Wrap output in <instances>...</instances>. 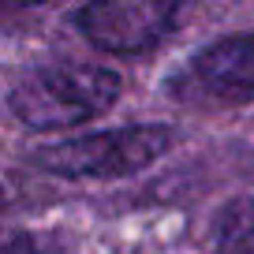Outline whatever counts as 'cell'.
Returning <instances> with one entry per match:
<instances>
[{"label": "cell", "mask_w": 254, "mask_h": 254, "mask_svg": "<svg viewBox=\"0 0 254 254\" xmlns=\"http://www.w3.org/2000/svg\"><path fill=\"white\" fill-rule=\"evenodd\" d=\"M124 94V79L101 64H45L8 90V109L30 131H64L101 116Z\"/></svg>", "instance_id": "cell-1"}, {"label": "cell", "mask_w": 254, "mask_h": 254, "mask_svg": "<svg viewBox=\"0 0 254 254\" xmlns=\"http://www.w3.org/2000/svg\"><path fill=\"white\" fill-rule=\"evenodd\" d=\"M172 142L176 135L165 124H127L45 146L34 153V168L60 180H120L150 168L172 150Z\"/></svg>", "instance_id": "cell-2"}, {"label": "cell", "mask_w": 254, "mask_h": 254, "mask_svg": "<svg viewBox=\"0 0 254 254\" xmlns=\"http://www.w3.org/2000/svg\"><path fill=\"white\" fill-rule=\"evenodd\" d=\"M180 0H86L75 11L79 34L101 53L142 56L172 38Z\"/></svg>", "instance_id": "cell-3"}, {"label": "cell", "mask_w": 254, "mask_h": 254, "mask_svg": "<svg viewBox=\"0 0 254 254\" xmlns=\"http://www.w3.org/2000/svg\"><path fill=\"white\" fill-rule=\"evenodd\" d=\"M190 79L213 101H251L254 97V34H228L202 45L190 60Z\"/></svg>", "instance_id": "cell-4"}, {"label": "cell", "mask_w": 254, "mask_h": 254, "mask_svg": "<svg viewBox=\"0 0 254 254\" xmlns=\"http://www.w3.org/2000/svg\"><path fill=\"white\" fill-rule=\"evenodd\" d=\"M217 254H254V194L228 202L213 221Z\"/></svg>", "instance_id": "cell-5"}, {"label": "cell", "mask_w": 254, "mask_h": 254, "mask_svg": "<svg viewBox=\"0 0 254 254\" xmlns=\"http://www.w3.org/2000/svg\"><path fill=\"white\" fill-rule=\"evenodd\" d=\"M4 254H53L45 236H34V232H11L8 243H4Z\"/></svg>", "instance_id": "cell-6"}, {"label": "cell", "mask_w": 254, "mask_h": 254, "mask_svg": "<svg viewBox=\"0 0 254 254\" xmlns=\"http://www.w3.org/2000/svg\"><path fill=\"white\" fill-rule=\"evenodd\" d=\"M8 8H34V4H49V0H4Z\"/></svg>", "instance_id": "cell-7"}]
</instances>
